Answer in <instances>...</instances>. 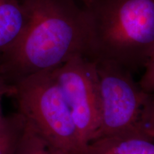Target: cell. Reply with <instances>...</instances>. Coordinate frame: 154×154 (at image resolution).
<instances>
[{"mask_svg": "<svg viewBox=\"0 0 154 154\" xmlns=\"http://www.w3.org/2000/svg\"><path fill=\"white\" fill-rule=\"evenodd\" d=\"M28 17L24 33L1 56L0 74L14 82L53 70L76 55L93 57L89 11L75 0H22Z\"/></svg>", "mask_w": 154, "mask_h": 154, "instance_id": "obj_1", "label": "cell"}, {"mask_svg": "<svg viewBox=\"0 0 154 154\" xmlns=\"http://www.w3.org/2000/svg\"><path fill=\"white\" fill-rule=\"evenodd\" d=\"M93 57L126 67L154 49V0H95L89 8Z\"/></svg>", "mask_w": 154, "mask_h": 154, "instance_id": "obj_2", "label": "cell"}, {"mask_svg": "<svg viewBox=\"0 0 154 154\" xmlns=\"http://www.w3.org/2000/svg\"><path fill=\"white\" fill-rule=\"evenodd\" d=\"M12 86L19 113L51 145L65 154H86L72 112L52 70L19 79Z\"/></svg>", "mask_w": 154, "mask_h": 154, "instance_id": "obj_3", "label": "cell"}, {"mask_svg": "<svg viewBox=\"0 0 154 154\" xmlns=\"http://www.w3.org/2000/svg\"><path fill=\"white\" fill-rule=\"evenodd\" d=\"M94 60L100 93V123L95 140L121 135L145 136L143 124L150 94L134 82L126 67L104 59Z\"/></svg>", "mask_w": 154, "mask_h": 154, "instance_id": "obj_4", "label": "cell"}, {"mask_svg": "<svg viewBox=\"0 0 154 154\" xmlns=\"http://www.w3.org/2000/svg\"><path fill=\"white\" fill-rule=\"evenodd\" d=\"M66 100L82 142L96 139L100 123V93L95 60L76 55L52 70Z\"/></svg>", "mask_w": 154, "mask_h": 154, "instance_id": "obj_5", "label": "cell"}, {"mask_svg": "<svg viewBox=\"0 0 154 154\" xmlns=\"http://www.w3.org/2000/svg\"><path fill=\"white\" fill-rule=\"evenodd\" d=\"M28 17L22 0H0V56L21 39Z\"/></svg>", "mask_w": 154, "mask_h": 154, "instance_id": "obj_6", "label": "cell"}, {"mask_svg": "<svg viewBox=\"0 0 154 154\" xmlns=\"http://www.w3.org/2000/svg\"><path fill=\"white\" fill-rule=\"evenodd\" d=\"M86 154H154V141L141 134L101 138L88 144Z\"/></svg>", "mask_w": 154, "mask_h": 154, "instance_id": "obj_7", "label": "cell"}, {"mask_svg": "<svg viewBox=\"0 0 154 154\" xmlns=\"http://www.w3.org/2000/svg\"><path fill=\"white\" fill-rule=\"evenodd\" d=\"M25 120L20 113L0 121V154H16Z\"/></svg>", "mask_w": 154, "mask_h": 154, "instance_id": "obj_8", "label": "cell"}, {"mask_svg": "<svg viewBox=\"0 0 154 154\" xmlns=\"http://www.w3.org/2000/svg\"><path fill=\"white\" fill-rule=\"evenodd\" d=\"M25 120V119H24ZM16 154H65L44 138L25 121Z\"/></svg>", "mask_w": 154, "mask_h": 154, "instance_id": "obj_9", "label": "cell"}, {"mask_svg": "<svg viewBox=\"0 0 154 154\" xmlns=\"http://www.w3.org/2000/svg\"><path fill=\"white\" fill-rule=\"evenodd\" d=\"M139 86L146 93L154 94V49L146 62V70Z\"/></svg>", "mask_w": 154, "mask_h": 154, "instance_id": "obj_10", "label": "cell"}, {"mask_svg": "<svg viewBox=\"0 0 154 154\" xmlns=\"http://www.w3.org/2000/svg\"><path fill=\"white\" fill-rule=\"evenodd\" d=\"M143 132L146 137L154 141V112L148 109L144 117Z\"/></svg>", "mask_w": 154, "mask_h": 154, "instance_id": "obj_11", "label": "cell"}, {"mask_svg": "<svg viewBox=\"0 0 154 154\" xmlns=\"http://www.w3.org/2000/svg\"><path fill=\"white\" fill-rule=\"evenodd\" d=\"M12 86L9 84L8 82L0 74V121L3 118L2 111V100L5 94H11Z\"/></svg>", "mask_w": 154, "mask_h": 154, "instance_id": "obj_12", "label": "cell"}, {"mask_svg": "<svg viewBox=\"0 0 154 154\" xmlns=\"http://www.w3.org/2000/svg\"><path fill=\"white\" fill-rule=\"evenodd\" d=\"M79 1H81L83 4H84V6H85V8L88 9L91 7L95 0H79Z\"/></svg>", "mask_w": 154, "mask_h": 154, "instance_id": "obj_13", "label": "cell"}, {"mask_svg": "<svg viewBox=\"0 0 154 154\" xmlns=\"http://www.w3.org/2000/svg\"><path fill=\"white\" fill-rule=\"evenodd\" d=\"M148 110L154 112V95L153 97H151V99H150L149 106H148Z\"/></svg>", "mask_w": 154, "mask_h": 154, "instance_id": "obj_14", "label": "cell"}]
</instances>
